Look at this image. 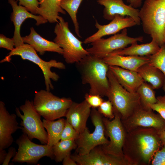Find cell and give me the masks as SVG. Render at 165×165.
<instances>
[{
	"instance_id": "cell-10",
	"label": "cell",
	"mask_w": 165,
	"mask_h": 165,
	"mask_svg": "<svg viewBox=\"0 0 165 165\" xmlns=\"http://www.w3.org/2000/svg\"><path fill=\"white\" fill-rule=\"evenodd\" d=\"M18 151L12 161L13 162L26 163L36 164L39 160L45 156L54 159L53 147L47 144L38 145L31 141L23 133L16 141Z\"/></svg>"
},
{
	"instance_id": "cell-24",
	"label": "cell",
	"mask_w": 165,
	"mask_h": 165,
	"mask_svg": "<svg viewBox=\"0 0 165 165\" xmlns=\"http://www.w3.org/2000/svg\"><path fill=\"white\" fill-rule=\"evenodd\" d=\"M39 6L37 13L51 23L58 22L59 13L66 14V12L61 7L63 0H37Z\"/></svg>"
},
{
	"instance_id": "cell-14",
	"label": "cell",
	"mask_w": 165,
	"mask_h": 165,
	"mask_svg": "<svg viewBox=\"0 0 165 165\" xmlns=\"http://www.w3.org/2000/svg\"><path fill=\"white\" fill-rule=\"evenodd\" d=\"M97 2L104 7L103 17L105 19L112 20L116 15L126 16L131 17L137 25H140L139 10L125 4L123 0H97Z\"/></svg>"
},
{
	"instance_id": "cell-27",
	"label": "cell",
	"mask_w": 165,
	"mask_h": 165,
	"mask_svg": "<svg viewBox=\"0 0 165 165\" xmlns=\"http://www.w3.org/2000/svg\"><path fill=\"white\" fill-rule=\"evenodd\" d=\"M136 92L140 97L141 106L145 108L151 109L150 105L157 101L154 89L146 82H143L139 86Z\"/></svg>"
},
{
	"instance_id": "cell-1",
	"label": "cell",
	"mask_w": 165,
	"mask_h": 165,
	"mask_svg": "<svg viewBox=\"0 0 165 165\" xmlns=\"http://www.w3.org/2000/svg\"><path fill=\"white\" fill-rule=\"evenodd\" d=\"M76 64L82 83L90 86L89 94L106 96L109 86L107 76L109 66L103 59L90 54Z\"/></svg>"
},
{
	"instance_id": "cell-33",
	"label": "cell",
	"mask_w": 165,
	"mask_h": 165,
	"mask_svg": "<svg viewBox=\"0 0 165 165\" xmlns=\"http://www.w3.org/2000/svg\"><path fill=\"white\" fill-rule=\"evenodd\" d=\"M156 102L150 105L152 109L158 112L165 120V94L163 96L157 97Z\"/></svg>"
},
{
	"instance_id": "cell-19",
	"label": "cell",
	"mask_w": 165,
	"mask_h": 165,
	"mask_svg": "<svg viewBox=\"0 0 165 165\" xmlns=\"http://www.w3.org/2000/svg\"><path fill=\"white\" fill-rule=\"evenodd\" d=\"M109 69L121 86L129 92H136L139 86L145 82L137 72L115 66H109Z\"/></svg>"
},
{
	"instance_id": "cell-12",
	"label": "cell",
	"mask_w": 165,
	"mask_h": 165,
	"mask_svg": "<svg viewBox=\"0 0 165 165\" xmlns=\"http://www.w3.org/2000/svg\"><path fill=\"white\" fill-rule=\"evenodd\" d=\"M8 2L13 9L10 19L14 26L13 38L16 48L24 43L21 36L20 29L22 23L25 20L28 18L34 19L36 21V25L37 26L45 24L48 21L42 16L33 14L28 11L24 7L18 5L17 0H8Z\"/></svg>"
},
{
	"instance_id": "cell-29",
	"label": "cell",
	"mask_w": 165,
	"mask_h": 165,
	"mask_svg": "<svg viewBox=\"0 0 165 165\" xmlns=\"http://www.w3.org/2000/svg\"><path fill=\"white\" fill-rule=\"evenodd\" d=\"M83 0H63L61 2L62 8L66 11L72 20L74 24L75 32L79 37H81L79 34V24L77 18V13L79 7Z\"/></svg>"
},
{
	"instance_id": "cell-40",
	"label": "cell",
	"mask_w": 165,
	"mask_h": 165,
	"mask_svg": "<svg viewBox=\"0 0 165 165\" xmlns=\"http://www.w3.org/2000/svg\"><path fill=\"white\" fill-rule=\"evenodd\" d=\"M143 0H127V2L133 7L137 9L140 7L142 4Z\"/></svg>"
},
{
	"instance_id": "cell-7",
	"label": "cell",
	"mask_w": 165,
	"mask_h": 165,
	"mask_svg": "<svg viewBox=\"0 0 165 165\" xmlns=\"http://www.w3.org/2000/svg\"><path fill=\"white\" fill-rule=\"evenodd\" d=\"M90 116L95 129L90 133L86 127L79 134L78 138L75 140L77 144L76 151L79 155L87 154L95 147L107 145L109 142L105 136V129L102 115L96 108H92Z\"/></svg>"
},
{
	"instance_id": "cell-43",
	"label": "cell",
	"mask_w": 165,
	"mask_h": 165,
	"mask_svg": "<svg viewBox=\"0 0 165 165\" xmlns=\"http://www.w3.org/2000/svg\"><path fill=\"white\" fill-rule=\"evenodd\" d=\"M163 46H164L165 47V34H164V44H163Z\"/></svg>"
},
{
	"instance_id": "cell-17",
	"label": "cell",
	"mask_w": 165,
	"mask_h": 165,
	"mask_svg": "<svg viewBox=\"0 0 165 165\" xmlns=\"http://www.w3.org/2000/svg\"><path fill=\"white\" fill-rule=\"evenodd\" d=\"M141 105L133 113L130 121L132 127H152L158 133L165 129V120L160 115L156 114Z\"/></svg>"
},
{
	"instance_id": "cell-39",
	"label": "cell",
	"mask_w": 165,
	"mask_h": 165,
	"mask_svg": "<svg viewBox=\"0 0 165 165\" xmlns=\"http://www.w3.org/2000/svg\"><path fill=\"white\" fill-rule=\"evenodd\" d=\"M63 165H77L76 162L72 158L71 155H69L64 158L62 161Z\"/></svg>"
},
{
	"instance_id": "cell-26",
	"label": "cell",
	"mask_w": 165,
	"mask_h": 165,
	"mask_svg": "<svg viewBox=\"0 0 165 165\" xmlns=\"http://www.w3.org/2000/svg\"><path fill=\"white\" fill-rule=\"evenodd\" d=\"M66 121L64 118H60L56 121L43 119V125L47 132L48 145L53 147L61 140Z\"/></svg>"
},
{
	"instance_id": "cell-36",
	"label": "cell",
	"mask_w": 165,
	"mask_h": 165,
	"mask_svg": "<svg viewBox=\"0 0 165 165\" xmlns=\"http://www.w3.org/2000/svg\"><path fill=\"white\" fill-rule=\"evenodd\" d=\"M14 46H15V42L13 38H9L4 35H0V48H5L11 51L15 48Z\"/></svg>"
},
{
	"instance_id": "cell-15",
	"label": "cell",
	"mask_w": 165,
	"mask_h": 165,
	"mask_svg": "<svg viewBox=\"0 0 165 165\" xmlns=\"http://www.w3.org/2000/svg\"><path fill=\"white\" fill-rule=\"evenodd\" d=\"M16 115L10 114L7 110L4 102L0 101V150L10 146L14 140L12 136L18 129Z\"/></svg>"
},
{
	"instance_id": "cell-8",
	"label": "cell",
	"mask_w": 165,
	"mask_h": 165,
	"mask_svg": "<svg viewBox=\"0 0 165 165\" xmlns=\"http://www.w3.org/2000/svg\"><path fill=\"white\" fill-rule=\"evenodd\" d=\"M23 112L22 114L18 108H16L17 115L21 119V129L29 138L39 140L43 144L48 143V135L43 127L41 116L35 110L33 101L26 100L24 104L20 107Z\"/></svg>"
},
{
	"instance_id": "cell-37",
	"label": "cell",
	"mask_w": 165,
	"mask_h": 165,
	"mask_svg": "<svg viewBox=\"0 0 165 165\" xmlns=\"http://www.w3.org/2000/svg\"><path fill=\"white\" fill-rule=\"evenodd\" d=\"M152 164L153 165H165V145L156 153Z\"/></svg>"
},
{
	"instance_id": "cell-31",
	"label": "cell",
	"mask_w": 165,
	"mask_h": 165,
	"mask_svg": "<svg viewBox=\"0 0 165 165\" xmlns=\"http://www.w3.org/2000/svg\"><path fill=\"white\" fill-rule=\"evenodd\" d=\"M79 134L72 126L66 120L62 131L61 140H76L78 138Z\"/></svg>"
},
{
	"instance_id": "cell-18",
	"label": "cell",
	"mask_w": 165,
	"mask_h": 165,
	"mask_svg": "<svg viewBox=\"0 0 165 165\" xmlns=\"http://www.w3.org/2000/svg\"><path fill=\"white\" fill-rule=\"evenodd\" d=\"M91 107L85 100L80 103L73 102L65 117L67 121L79 133L86 127L87 119L90 115Z\"/></svg>"
},
{
	"instance_id": "cell-44",
	"label": "cell",
	"mask_w": 165,
	"mask_h": 165,
	"mask_svg": "<svg viewBox=\"0 0 165 165\" xmlns=\"http://www.w3.org/2000/svg\"><path fill=\"white\" fill-rule=\"evenodd\" d=\"M164 130H165V129Z\"/></svg>"
},
{
	"instance_id": "cell-35",
	"label": "cell",
	"mask_w": 165,
	"mask_h": 165,
	"mask_svg": "<svg viewBox=\"0 0 165 165\" xmlns=\"http://www.w3.org/2000/svg\"><path fill=\"white\" fill-rule=\"evenodd\" d=\"M85 99L92 108H98L104 101L103 99L101 96L88 93L85 94Z\"/></svg>"
},
{
	"instance_id": "cell-25",
	"label": "cell",
	"mask_w": 165,
	"mask_h": 165,
	"mask_svg": "<svg viewBox=\"0 0 165 165\" xmlns=\"http://www.w3.org/2000/svg\"><path fill=\"white\" fill-rule=\"evenodd\" d=\"M137 72L145 82L148 83L155 89L162 87L165 78L162 72L148 63L141 66Z\"/></svg>"
},
{
	"instance_id": "cell-28",
	"label": "cell",
	"mask_w": 165,
	"mask_h": 165,
	"mask_svg": "<svg viewBox=\"0 0 165 165\" xmlns=\"http://www.w3.org/2000/svg\"><path fill=\"white\" fill-rule=\"evenodd\" d=\"M77 147L75 140L60 141L53 146L54 159L57 162L62 161L65 157L71 154V152Z\"/></svg>"
},
{
	"instance_id": "cell-6",
	"label": "cell",
	"mask_w": 165,
	"mask_h": 165,
	"mask_svg": "<svg viewBox=\"0 0 165 165\" xmlns=\"http://www.w3.org/2000/svg\"><path fill=\"white\" fill-rule=\"evenodd\" d=\"M36 51L30 45L27 43L16 47L11 51L0 63L9 62L12 56L18 55L21 57L24 60H28L37 64L41 68L43 73L45 80L46 90L50 91L53 89L51 79L57 81L59 76L55 72L51 71L52 67L59 69H65V66L63 63L57 61L55 60H51L46 61L41 59L37 55Z\"/></svg>"
},
{
	"instance_id": "cell-11",
	"label": "cell",
	"mask_w": 165,
	"mask_h": 165,
	"mask_svg": "<svg viewBox=\"0 0 165 165\" xmlns=\"http://www.w3.org/2000/svg\"><path fill=\"white\" fill-rule=\"evenodd\" d=\"M114 115V118L111 121L103 118L105 131L110 141L108 144L101 146L106 153L122 159L124 133L119 116L117 114Z\"/></svg>"
},
{
	"instance_id": "cell-20",
	"label": "cell",
	"mask_w": 165,
	"mask_h": 165,
	"mask_svg": "<svg viewBox=\"0 0 165 165\" xmlns=\"http://www.w3.org/2000/svg\"><path fill=\"white\" fill-rule=\"evenodd\" d=\"M137 139L140 155L146 162L163 146L158 133L156 134H142L138 136Z\"/></svg>"
},
{
	"instance_id": "cell-41",
	"label": "cell",
	"mask_w": 165,
	"mask_h": 165,
	"mask_svg": "<svg viewBox=\"0 0 165 165\" xmlns=\"http://www.w3.org/2000/svg\"><path fill=\"white\" fill-rule=\"evenodd\" d=\"M7 152L5 149L0 150V164H2L6 158Z\"/></svg>"
},
{
	"instance_id": "cell-4",
	"label": "cell",
	"mask_w": 165,
	"mask_h": 165,
	"mask_svg": "<svg viewBox=\"0 0 165 165\" xmlns=\"http://www.w3.org/2000/svg\"><path fill=\"white\" fill-rule=\"evenodd\" d=\"M54 29V42L63 50L62 54L67 64L77 63L89 54L82 47V42L76 37L69 29L68 23L59 16Z\"/></svg>"
},
{
	"instance_id": "cell-34",
	"label": "cell",
	"mask_w": 165,
	"mask_h": 165,
	"mask_svg": "<svg viewBox=\"0 0 165 165\" xmlns=\"http://www.w3.org/2000/svg\"><path fill=\"white\" fill-rule=\"evenodd\" d=\"M19 5L24 7L32 14L36 15L39 6V2L37 0H17Z\"/></svg>"
},
{
	"instance_id": "cell-32",
	"label": "cell",
	"mask_w": 165,
	"mask_h": 165,
	"mask_svg": "<svg viewBox=\"0 0 165 165\" xmlns=\"http://www.w3.org/2000/svg\"><path fill=\"white\" fill-rule=\"evenodd\" d=\"M98 111L102 115L110 119L114 118L113 105L109 100L104 101L98 108Z\"/></svg>"
},
{
	"instance_id": "cell-21",
	"label": "cell",
	"mask_w": 165,
	"mask_h": 165,
	"mask_svg": "<svg viewBox=\"0 0 165 165\" xmlns=\"http://www.w3.org/2000/svg\"><path fill=\"white\" fill-rule=\"evenodd\" d=\"M24 43L31 46L41 55L46 52H54L62 55L63 49L54 42L50 41L41 37L32 27L29 35L22 37Z\"/></svg>"
},
{
	"instance_id": "cell-3",
	"label": "cell",
	"mask_w": 165,
	"mask_h": 165,
	"mask_svg": "<svg viewBox=\"0 0 165 165\" xmlns=\"http://www.w3.org/2000/svg\"><path fill=\"white\" fill-rule=\"evenodd\" d=\"M107 76L109 86L106 96L112 104L114 114L123 118L129 116L141 106L138 95L125 89L109 69Z\"/></svg>"
},
{
	"instance_id": "cell-38",
	"label": "cell",
	"mask_w": 165,
	"mask_h": 165,
	"mask_svg": "<svg viewBox=\"0 0 165 165\" xmlns=\"http://www.w3.org/2000/svg\"><path fill=\"white\" fill-rule=\"evenodd\" d=\"M16 152L15 148L14 147H11L9 148L5 160L2 165H8L11 159L15 156Z\"/></svg>"
},
{
	"instance_id": "cell-16",
	"label": "cell",
	"mask_w": 165,
	"mask_h": 165,
	"mask_svg": "<svg viewBox=\"0 0 165 165\" xmlns=\"http://www.w3.org/2000/svg\"><path fill=\"white\" fill-rule=\"evenodd\" d=\"M79 165H119L124 164L122 159L106 153L101 145L97 146L88 153L83 155H71Z\"/></svg>"
},
{
	"instance_id": "cell-30",
	"label": "cell",
	"mask_w": 165,
	"mask_h": 165,
	"mask_svg": "<svg viewBox=\"0 0 165 165\" xmlns=\"http://www.w3.org/2000/svg\"><path fill=\"white\" fill-rule=\"evenodd\" d=\"M148 63L160 69L163 74L165 78V47H160L159 51L156 53L148 56ZM165 92V80L163 87Z\"/></svg>"
},
{
	"instance_id": "cell-22",
	"label": "cell",
	"mask_w": 165,
	"mask_h": 165,
	"mask_svg": "<svg viewBox=\"0 0 165 165\" xmlns=\"http://www.w3.org/2000/svg\"><path fill=\"white\" fill-rule=\"evenodd\" d=\"M103 60L109 66H117L125 69L137 72L141 66L148 63L149 57L148 56L110 55Z\"/></svg>"
},
{
	"instance_id": "cell-13",
	"label": "cell",
	"mask_w": 165,
	"mask_h": 165,
	"mask_svg": "<svg viewBox=\"0 0 165 165\" xmlns=\"http://www.w3.org/2000/svg\"><path fill=\"white\" fill-rule=\"evenodd\" d=\"M108 24L101 25L96 21L95 27L97 29V32L86 38L83 41L85 44L91 43L102 38L111 35H115L125 28L133 27L137 25L134 20L129 16L125 17L116 15Z\"/></svg>"
},
{
	"instance_id": "cell-9",
	"label": "cell",
	"mask_w": 165,
	"mask_h": 165,
	"mask_svg": "<svg viewBox=\"0 0 165 165\" xmlns=\"http://www.w3.org/2000/svg\"><path fill=\"white\" fill-rule=\"evenodd\" d=\"M127 32V29L125 28L120 33L107 38H99L92 42L91 46L86 50L90 54L103 59L115 51L124 49L134 43L142 42V36L130 37Z\"/></svg>"
},
{
	"instance_id": "cell-5",
	"label": "cell",
	"mask_w": 165,
	"mask_h": 165,
	"mask_svg": "<svg viewBox=\"0 0 165 165\" xmlns=\"http://www.w3.org/2000/svg\"><path fill=\"white\" fill-rule=\"evenodd\" d=\"M36 111L44 119L54 120L65 117L73 101L70 98L59 97L49 91L42 90L35 92L33 101Z\"/></svg>"
},
{
	"instance_id": "cell-23",
	"label": "cell",
	"mask_w": 165,
	"mask_h": 165,
	"mask_svg": "<svg viewBox=\"0 0 165 165\" xmlns=\"http://www.w3.org/2000/svg\"><path fill=\"white\" fill-rule=\"evenodd\" d=\"M137 43H134L128 47L115 51L109 55L148 56L156 53L160 48L155 42L152 40L150 42L145 44H138Z\"/></svg>"
},
{
	"instance_id": "cell-2",
	"label": "cell",
	"mask_w": 165,
	"mask_h": 165,
	"mask_svg": "<svg viewBox=\"0 0 165 165\" xmlns=\"http://www.w3.org/2000/svg\"><path fill=\"white\" fill-rule=\"evenodd\" d=\"M139 14L144 32L160 47L163 46L165 33V0H145Z\"/></svg>"
},
{
	"instance_id": "cell-42",
	"label": "cell",
	"mask_w": 165,
	"mask_h": 165,
	"mask_svg": "<svg viewBox=\"0 0 165 165\" xmlns=\"http://www.w3.org/2000/svg\"><path fill=\"white\" fill-rule=\"evenodd\" d=\"M158 134L163 146L165 145V130H163Z\"/></svg>"
}]
</instances>
